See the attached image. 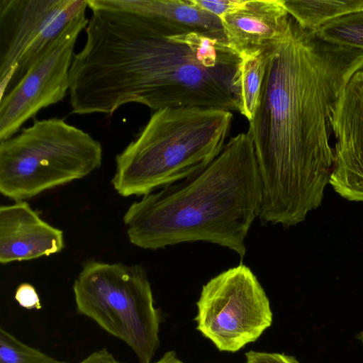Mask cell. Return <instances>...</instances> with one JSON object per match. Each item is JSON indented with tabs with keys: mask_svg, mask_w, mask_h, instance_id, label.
Segmentation results:
<instances>
[{
	"mask_svg": "<svg viewBox=\"0 0 363 363\" xmlns=\"http://www.w3.org/2000/svg\"><path fill=\"white\" fill-rule=\"evenodd\" d=\"M363 69V50L334 45L289 16L268 50L259 105L247 134L262 184L259 218L296 225L320 206L334 162L333 111Z\"/></svg>",
	"mask_w": 363,
	"mask_h": 363,
	"instance_id": "1",
	"label": "cell"
},
{
	"mask_svg": "<svg viewBox=\"0 0 363 363\" xmlns=\"http://www.w3.org/2000/svg\"><path fill=\"white\" fill-rule=\"evenodd\" d=\"M86 33L69 72L74 113L110 116L132 103L155 111L237 110L230 89L236 69L206 67L186 45L95 11Z\"/></svg>",
	"mask_w": 363,
	"mask_h": 363,
	"instance_id": "2",
	"label": "cell"
},
{
	"mask_svg": "<svg viewBox=\"0 0 363 363\" xmlns=\"http://www.w3.org/2000/svg\"><path fill=\"white\" fill-rule=\"evenodd\" d=\"M262 199L254 146L247 133H240L202 169L133 203L123 223L130 243L143 249L203 241L243 257Z\"/></svg>",
	"mask_w": 363,
	"mask_h": 363,
	"instance_id": "3",
	"label": "cell"
},
{
	"mask_svg": "<svg viewBox=\"0 0 363 363\" xmlns=\"http://www.w3.org/2000/svg\"><path fill=\"white\" fill-rule=\"evenodd\" d=\"M230 111L200 107L157 110L116 157L111 180L124 197L144 196L202 169L222 151Z\"/></svg>",
	"mask_w": 363,
	"mask_h": 363,
	"instance_id": "4",
	"label": "cell"
},
{
	"mask_svg": "<svg viewBox=\"0 0 363 363\" xmlns=\"http://www.w3.org/2000/svg\"><path fill=\"white\" fill-rule=\"evenodd\" d=\"M99 141L63 118L33 121L0 143V192L25 201L99 168Z\"/></svg>",
	"mask_w": 363,
	"mask_h": 363,
	"instance_id": "5",
	"label": "cell"
},
{
	"mask_svg": "<svg viewBox=\"0 0 363 363\" xmlns=\"http://www.w3.org/2000/svg\"><path fill=\"white\" fill-rule=\"evenodd\" d=\"M73 291L79 313L123 341L140 363H151L160 346V314L143 267L89 260Z\"/></svg>",
	"mask_w": 363,
	"mask_h": 363,
	"instance_id": "6",
	"label": "cell"
},
{
	"mask_svg": "<svg viewBox=\"0 0 363 363\" xmlns=\"http://www.w3.org/2000/svg\"><path fill=\"white\" fill-rule=\"evenodd\" d=\"M196 306V330L220 352L239 351L272 324L269 299L244 264L211 279L203 286Z\"/></svg>",
	"mask_w": 363,
	"mask_h": 363,
	"instance_id": "7",
	"label": "cell"
},
{
	"mask_svg": "<svg viewBox=\"0 0 363 363\" xmlns=\"http://www.w3.org/2000/svg\"><path fill=\"white\" fill-rule=\"evenodd\" d=\"M87 7V0H0L1 96Z\"/></svg>",
	"mask_w": 363,
	"mask_h": 363,
	"instance_id": "8",
	"label": "cell"
},
{
	"mask_svg": "<svg viewBox=\"0 0 363 363\" xmlns=\"http://www.w3.org/2000/svg\"><path fill=\"white\" fill-rule=\"evenodd\" d=\"M89 19L71 23L21 79L1 96L0 142L13 137L41 109L62 101L69 89L74 48Z\"/></svg>",
	"mask_w": 363,
	"mask_h": 363,
	"instance_id": "9",
	"label": "cell"
},
{
	"mask_svg": "<svg viewBox=\"0 0 363 363\" xmlns=\"http://www.w3.org/2000/svg\"><path fill=\"white\" fill-rule=\"evenodd\" d=\"M330 124L336 143L329 184L343 199L363 203V69L345 84Z\"/></svg>",
	"mask_w": 363,
	"mask_h": 363,
	"instance_id": "10",
	"label": "cell"
},
{
	"mask_svg": "<svg viewBox=\"0 0 363 363\" xmlns=\"http://www.w3.org/2000/svg\"><path fill=\"white\" fill-rule=\"evenodd\" d=\"M87 4L92 11L155 35L198 32L226 40L221 20L190 0H87Z\"/></svg>",
	"mask_w": 363,
	"mask_h": 363,
	"instance_id": "11",
	"label": "cell"
},
{
	"mask_svg": "<svg viewBox=\"0 0 363 363\" xmlns=\"http://www.w3.org/2000/svg\"><path fill=\"white\" fill-rule=\"evenodd\" d=\"M62 230L44 220L26 201L0 207V262L26 261L60 252Z\"/></svg>",
	"mask_w": 363,
	"mask_h": 363,
	"instance_id": "12",
	"label": "cell"
},
{
	"mask_svg": "<svg viewBox=\"0 0 363 363\" xmlns=\"http://www.w3.org/2000/svg\"><path fill=\"white\" fill-rule=\"evenodd\" d=\"M289 17L284 0H246L220 20L228 45L240 56L272 48L283 38Z\"/></svg>",
	"mask_w": 363,
	"mask_h": 363,
	"instance_id": "13",
	"label": "cell"
},
{
	"mask_svg": "<svg viewBox=\"0 0 363 363\" xmlns=\"http://www.w3.org/2000/svg\"><path fill=\"white\" fill-rule=\"evenodd\" d=\"M269 50L241 55L231 81L237 110L249 121L254 118L259 105Z\"/></svg>",
	"mask_w": 363,
	"mask_h": 363,
	"instance_id": "14",
	"label": "cell"
},
{
	"mask_svg": "<svg viewBox=\"0 0 363 363\" xmlns=\"http://www.w3.org/2000/svg\"><path fill=\"white\" fill-rule=\"evenodd\" d=\"M284 4L302 28L313 31L340 16L363 9V0H284Z\"/></svg>",
	"mask_w": 363,
	"mask_h": 363,
	"instance_id": "15",
	"label": "cell"
},
{
	"mask_svg": "<svg viewBox=\"0 0 363 363\" xmlns=\"http://www.w3.org/2000/svg\"><path fill=\"white\" fill-rule=\"evenodd\" d=\"M315 31L334 45L363 50V9L333 19Z\"/></svg>",
	"mask_w": 363,
	"mask_h": 363,
	"instance_id": "16",
	"label": "cell"
},
{
	"mask_svg": "<svg viewBox=\"0 0 363 363\" xmlns=\"http://www.w3.org/2000/svg\"><path fill=\"white\" fill-rule=\"evenodd\" d=\"M0 363H69L60 361L0 330Z\"/></svg>",
	"mask_w": 363,
	"mask_h": 363,
	"instance_id": "17",
	"label": "cell"
},
{
	"mask_svg": "<svg viewBox=\"0 0 363 363\" xmlns=\"http://www.w3.org/2000/svg\"><path fill=\"white\" fill-rule=\"evenodd\" d=\"M190 1L196 6L218 17L220 19L241 8L246 1V0Z\"/></svg>",
	"mask_w": 363,
	"mask_h": 363,
	"instance_id": "18",
	"label": "cell"
},
{
	"mask_svg": "<svg viewBox=\"0 0 363 363\" xmlns=\"http://www.w3.org/2000/svg\"><path fill=\"white\" fill-rule=\"evenodd\" d=\"M14 298L18 303L26 309L39 310L42 308L39 295L30 284H21L16 290Z\"/></svg>",
	"mask_w": 363,
	"mask_h": 363,
	"instance_id": "19",
	"label": "cell"
},
{
	"mask_svg": "<svg viewBox=\"0 0 363 363\" xmlns=\"http://www.w3.org/2000/svg\"><path fill=\"white\" fill-rule=\"evenodd\" d=\"M245 355V363H301L293 356L279 352L250 350Z\"/></svg>",
	"mask_w": 363,
	"mask_h": 363,
	"instance_id": "20",
	"label": "cell"
},
{
	"mask_svg": "<svg viewBox=\"0 0 363 363\" xmlns=\"http://www.w3.org/2000/svg\"><path fill=\"white\" fill-rule=\"evenodd\" d=\"M78 363H125L116 359L114 356L104 348L95 351Z\"/></svg>",
	"mask_w": 363,
	"mask_h": 363,
	"instance_id": "21",
	"label": "cell"
},
{
	"mask_svg": "<svg viewBox=\"0 0 363 363\" xmlns=\"http://www.w3.org/2000/svg\"><path fill=\"white\" fill-rule=\"evenodd\" d=\"M152 363H184L174 351L166 352L157 361Z\"/></svg>",
	"mask_w": 363,
	"mask_h": 363,
	"instance_id": "22",
	"label": "cell"
},
{
	"mask_svg": "<svg viewBox=\"0 0 363 363\" xmlns=\"http://www.w3.org/2000/svg\"><path fill=\"white\" fill-rule=\"evenodd\" d=\"M357 338L361 342L363 345V330L357 335Z\"/></svg>",
	"mask_w": 363,
	"mask_h": 363,
	"instance_id": "23",
	"label": "cell"
}]
</instances>
